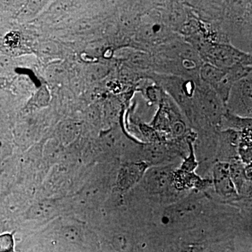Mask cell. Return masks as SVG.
Segmentation results:
<instances>
[{"instance_id":"9c48e42d","label":"cell","mask_w":252,"mask_h":252,"mask_svg":"<svg viewBox=\"0 0 252 252\" xmlns=\"http://www.w3.org/2000/svg\"><path fill=\"white\" fill-rule=\"evenodd\" d=\"M120 87L121 85L118 82H112V84H111V89H112L113 91H114V92H118V91H120V89H122V88Z\"/></svg>"},{"instance_id":"5b68a950","label":"cell","mask_w":252,"mask_h":252,"mask_svg":"<svg viewBox=\"0 0 252 252\" xmlns=\"http://www.w3.org/2000/svg\"><path fill=\"white\" fill-rule=\"evenodd\" d=\"M52 212V205L49 203H40L36 205L30 212L32 219H43L49 216Z\"/></svg>"},{"instance_id":"52a82bcc","label":"cell","mask_w":252,"mask_h":252,"mask_svg":"<svg viewBox=\"0 0 252 252\" xmlns=\"http://www.w3.org/2000/svg\"><path fill=\"white\" fill-rule=\"evenodd\" d=\"M20 42V35L16 32H11L6 34L4 38V43L9 47L14 48L18 45Z\"/></svg>"},{"instance_id":"7a4b0ae2","label":"cell","mask_w":252,"mask_h":252,"mask_svg":"<svg viewBox=\"0 0 252 252\" xmlns=\"http://www.w3.org/2000/svg\"><path fill=\"white\" fill-rule=\"evenodd\" d=\"M145 170L144 163L127 164L123 167L118 175V188L122 190L130 189L142 179Z\"/></svg>"},{"instance_id":"ba28073f","label":"cell","mask_w":252,"mask_h":252,"mask_svg":"<svg viewBox=\"0 0 252 252\" xmlns=\"http://www.w3.org/2000/svg\"><path fill=\"white\" fill-rule=\"evenodd\" d=\"M186 132V126L185 123L182 120H178L172 126L171 133L174 137H181L185 135Z\"/></svg>"},{"instance_id":"6da1fadb","label":"cell","mask_w":252,"mask_h":252,"mask_svg":"<svg viewBox=\"0 0 252 252\" xmlns=\"http://www.w3.org/2000/svg\"><path fill=\"white\" fill-rule=\"evenodd\" d=\"M172 171L168 167L152 169L145 175V186L151 193L165 191L171 184Z\"/></svg>"},{"instance_id":"277c9868","label":"cell","mask_w":252,"mask_h":252,"mask_svg":"<svg viewBox=\"0 0 252 252\" xmlns=\"http://www.w3.org/2000/svg\"><path fill=\"white\" fill-rule=\"evenodd\" d=\"M226 73L227 69L216 67L210 63L202 64L199 70L200 81L208 84L212 88L220 83Z\"/></svg>"},{"instance_id":"3957f363","label":"cell","mask_w":252,"mask_h":252,"mask_svg":"<svg viewBox=\"0 0 252 252\" xmlns=\"http://www.w3.org/2000/svg\"><path fill=\"white\" fill-rule=\"evenodd\" d=\"M215 185L217 191L225 197H229L233 192L230 178L229 166L226 164L219 163L215 168Z\"/></svg>"},{"instance_id":"8992f818","label":"cell","mask_w":252,"mask_h":252,"mask_svg":"<svg viewBox=\"0 0 252 252\" xmlns=\"http://www.w3.org/2000/svg\"><path fill=\"white\" fill-rule=\"evenodd\" d=\"M0 252H16L14 233H6L0 236Z\"/></svg>"}]
</instances>
